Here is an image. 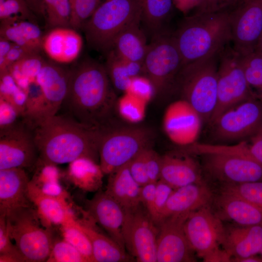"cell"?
<instances>
[{"instance_id":"obj_42","label":"cell","mask_w":262,"mask_h":262,"mask_svg":"<svg viewBox=\"0 0 262 262\" xmlns=\"http://www.w3.org/2000/svg\"><path fill=\"white\" fill-rule=\"evenodd\" d=\"M4 214H0V262H25L26 260L12 242Z\"/></svg>"},{"instance_id":"obj_14","label":"cell","mask_w":262,"mask_h":262,"mask_svg":"<svg viewBox=\"0 0 262 262\" xmlns=\"http://www.w3.org/2000/svg\"><path fill=\"white\" fill-rule=\"evenodd\" d=\"M189 245L197 257L203 259L222 246L225 228L209 205L191 213L183 225Z\"/></svg>"},{"instance_id":"obj_38","label":"cell","mask_w":262,"mask_h":262,"mask_svg":"<svg viewBox=\"0 0 262 262\" xmlns=\"http://www.w3.org/2000/svg\"><path fill=\"white\" fill-rule=\"evenodd\" d=\"M41 15L51 28L70 27L69 0H42Z\"/></svg>"},{"instance_id":"obj_35","label":"cell","mask_w":262,"mask_h":262,"mask_svg":"<svg viewBox=\"0 0 262 262\" xmlns=\"http://www.w3.org/2000/svg\"><path fill=\"white\" fill-rule=\"evenodd\" d=\"M44 62L38 53L32 54L14 63L8 71L17 84L25 91L29 82L36 79Z\"/></svg>"},{"instance_id":"obj_23","label":"cell","mask_w":262,"mask_h":262,"mask_svg":"<svg viewBox=\"0 0 262 262\" xmlns=\"http://www.w3.org/2000/svg\"><path fill=\"white\" fill-rule=\"evenodd\" d=\"M213 198V194L205 183L191 184L176 189L166 202L159 224L167 217L189 214L209 205Z\"/></svg>"},{"instance_id":"obj_55","label":"cell","mask_w":262,"mask_h":262,"mask_svg":"<svg viewBox=\"0 0 262 262\" xmlns=\"http://www.w3.org/2000/svg\"><path fill=\"white\" fill-rule=\"evenodd\" d=\"M248 147L249 154L262 165V129L252 136Z\"/></svg>"},{"instance_id":"obj_11","label":"cell","mask_w":262,"mask_h":262,"mask_svg":"<svg viewBox=\"0 0 262 262\" xmlns=\"http://www.w3.org/2000/svg\"><path fill=\"white\" fill-rule=\"evenodd\" d=\"M142 204L125 210L122 235L130 256L140 262H155L158 227Z\"/></svg>"},{"instance_id":"obj_36","label":"cell","mask_w":262,"mask_h":262,"mask_svg":"<svg viewBox=\"0 0 262 262\" xmlns=\"http://www.w3.org/2000/svg\"><path fill=\"white\" fill-rule=\"evenodd\" d=\"M26 94V110L23 122L30 128L43 117L44 97L37 80L31 81L25 90Z\"/></svg>"},{"instance_id":"obj_45","label":"cell","mask_w":262,"mask_h":262,"mask_svg":"<svg viewBox=\"0 0 262 262\" xmlns=\"http://www.w3.org/2000/svg\"><path fill=\"white\" fill-rule=\"evenodd\" d=\"M48 262H87L81 252L65 239H54Z\"/></svg>"},{"instance_id":"obj_51","label":"cell","mask_w":262,"mask_h":262,"mask_svg":"<svg viewBox=\"0 0 262 262\" xmlns=\"http://www.w3.org/2000/svg\"><path fill=\"white\" fill-rule=\"evenodd\" d=\"M20 116L18 112L12 104L0 98V131L16 124Z\"/></svg>"},{"instance_id":"obj_50","label":"cell","mask_w":262,"mask_h":262,"mask_svg":"<svg viewBox=\"0 0 262 262\" xmlns=\"http://www.w3.org/2000/svg\"><path fill=\"white\" fill-rule=\"evenodd\" d=\"M145 151L139 154L129 163V170L132 178L141 186L150 182L145 164Z\"/></svg>"},{"instance_id":"obj_26","label":"cell","mask_w":262,"mask_h":262,"mask_svg":"<svg viewBox=\"0 0 262 262\" xmlns=\"http://www.w3.org/2000/svg\"><path fill=\"white\" fill-rule=\"evenodd\" d=\"M222 246L232 258L256 255L262 247V225L225 228Z\"/></svg>"},{"instance_id":"obj_62","label":"cell","mask_w":262,"mask_h":262,"mask_svg":"<svg viewBox=\"0 0 262 262\" xmlns=\"http://www.w3.org/2000/svg\"><path fill=\"white\" fill-rule=\"evenodd\" d=\"M260 253L261 254V255H262V249H261Z\"/></svg>"},{"instance_id":"obj_56","label":"cell","mask_w":262,"mask_h":262,"mask_svg":"<svg viewBox=\"0 0 262 262\" xmlns=\"http://www.w3.org/2000/svg\"><path fill=\"white\" fill-rule=\"evenodd\" d=\"M231 256L224 249L220 247L213 250L203 259L205 262H231Z\"/></svg>"},{"instance_id":"obj_40","label":"cell","mask_w":262,"mask_h":262,"mask_svg":"<svg viewBox=\"0 0 262 262\" xmlns=\"http://www.w3.org/2000/svg\"><path fill=\"white\" fill-rule=\"evenodd\" d=\"M0 98L12 104L24 117L26 110V94L9 72L0 74Z\"/></svg>"},{"instance_id":"obj_47","label":"cell","mask_w":262,"mask_h":262,"mask_svg":"<svg viewBox=\"0 0 262 262\" xmlns=\"http://www.w3.org/2000/svg\"><path fill=\"white\" fill-rule=\"evenodd\" d=\"M125 93L130 94L147 103L155 95L154 86L145 76H136L131 80Z\"/></svg>"},{"instance_id":"obj_43","label":"cell","mask_w":262,"mask_h":262,"mask_svg":"<svg viewBox=\"0 0 262 262\" xmlns=\"http://www.w3.org/2000/svg\"><path fill=\"white\" fill-rule=\"evenodd\" d=\"M221 192L237 196L262 208V181L223 185Z\"/></svg>"},{"instance_id":"obj_16","label":"cell","mask_w":262,"mask_h":262,"mask_svg":"<svg viewBox=\"0 0 262 262\" xmlns=\"http://www.w3.org/2000/svg\"><path fill=\"white\" fill-rule=\"evenodd\" d=\"M189 214L172 216L158 226L156 260L158 262L196 261L186 238L183 225Z\"/></svg>"},{"instance_id":"obj_59","label":"cell","mask_w":262,"mask_h":262,"mask_svg":"<svg viewBox=\"0 0 262 262\" xmlns=\"http://www.w3.org/2000/svg\"><path fill=\"white\" fill-rule=\"evenodd\" d=\"M34 13L41 15L42 0H25Z\"/></svg>"},{"instance_id":"obj_25","label":"cell","mask_w":262,"mask_h":262,"mask_svg":"<svg viewBox=\"0 0 262 262\" xmlns=\"http://www.w3.org/2000/svg\"><path fill=\"white\" fill-rule=\"evenodd\" d=\"M215 203L221 219L241 226L262 225V208L237 196L220 192Z\"/></svg>"},{"instance_id":"obj_46","label":"cell","mask_w":262,"mask_h":262,"mask_svg":"<svg viewBox=\"0 0 262 262\" xmlns=\"http://www.w3.org/2000/svg\"><path fill=\"white\" fill-rule=\"evenodd\" d=\"M33 13L25 0H0V21L13 19L33 21Z\"/></svg>"},{"instance_id":"obj_7","label":"cell","mask_w":262,"mask_h":262,"mask_svg":"<svg viewBox=\"0 0 262 262\" xmlns=\"http://www.w3.org/2000/svg\"><path fill=\"white\" fill-rule=\"evenodd\" d=\"M99 164L104 174L109 175L128 164L139 154L151 147L154 133L144 127L108 130L100 126Z\"/></svg>"},{"instance_id":"obj_49","label":"cell","mask_w":262,"mask_h":262,"mask_svg":"<svg viewBox=\"0 0 262 262\" xmlns=\"http://www.w3.org/2000/svg\"><path fill=\"white\" fill-rule=\"evenodd\" d=\"M145 159L149 182L156 183L160 179L162 156L151 147L146 150Z\"/></svg>"},{"instance_id":"obj_9","label":"cell","mask_w":262,"mask_h":262,"mask_svg":"<svg viewBox=\"0 0 262 262\" xmlns=\"http://www.w3.org/2000/svg\"><path fill=\"white\" fill-rule=\"evenodd\" d=\"M183 66L174 36L162 31L153 35L143 62V75L152 82L155 95L164 94L176 84Z\"/></svg>"},{"instance_id":"obj_8","label":"cell","mask_w":262,"mask_h":262,"mask_svg":"<svg viewBox=\"0 0 262 262\" xmlns=\"http://www.w3.org/2000/svg\"><path fill=\"white\" fill-rule=\"evenodd\" d=\"M202 155L207 172L223 185L262 181V165L249 154L246 141Z\"/></svg>"},{"instance_id":"obj_12","label":"cell","mask_w":262,"mask_h":262,"mask_svg":"<svg viewBox=\"0 0 262 262\" xmlns=\"http://www.w3.org/2000/svg\"><path fill=\"white\" fill-rule=\"evenodd\" d=\"M262 103L251 98L225 111L212 123L214 136L232 141L253 136L262 129Z\"/></svg>"},{"instance_id":"obj_3","label":"cell","mask_w":262,"mask_h":262,"mask_svg":"<svg viewBox=\"0 0 262 262\" xmlns=\"http://www.w3.org/2000/svg\"><path fill=\"white\" fill-rule=\"evenodd\" d=\"M183 66L219 54L231 41L229 12L196 13L174 35Z\"/></svg>"},{"instance_id":"obj_60","label":"cell","mask_w":262,"mask_h":262,"mask_svg":"<svg viewBox=\"0 0 262 262\" xmlns=\"http://www.w3.org/2000/svg\"><path fill=\"white\" fill-rule=\"evenodd\" d=\"M231 262H262V258H260L256 255L251 256L241 259H231Z\"/></svg>"},{"instance_id":"obj_2","label":"cell","mask_w":262,"mask_h":262,"mask_svg":"<svg viewBox=\"0 0 262 262\" xmlns=\"http://www.w3.org/2000/svg\"><path fill=\"white\" fill-rule=\"evenodd\" d=\"M105 66L90 59L69 71L65 103L72 117L99 127L105 123L116 103Z\"/></svg>"},{"instance_id":"obj_24","label":"cell","mask_w":262,"mask_h":262,"mask_svg":"<svg viewBox=\"0 0 262 262\" xmlns=\"http://www.w3.org/2000/svg\"><path fill=\"white\" fill-rule=\"evenodd\" d=\"M29 196L43 225L60 227L77 218L67 200L47 195L29 181Z\"/></svg>"},{"instance_id":"obj_57","label":"cell","mask_w":262,"mask_h":262,"mask_svg":"<svg viewBox=\"0 0 262 262\" xmlns=\"http://www.w3.org/2000/svg\"><path fill=\"white\" fill-rule=\"evenodd\" d=\"M204 0H174L176 8L184 14L193 9H198L203 4Z\"/></svg>"},{"instance_id":"obj_27","label":"cell","mask_w":262,"mask_h":262,"mask_svg":"<svg viewBox=\"0 0 262 262\" xmlns=\"http://www.w3.org/2000/svg\"><path fill=\"white\" fill-rule=\"evenodd\" d=\"M141 16H137L116 37L112 50L121 58L143 64L148 44L140 28Z\"/></svg>"},{"instance_id":"obj_39","label":"cell","mask_w":262,"mask_h":262,"mask_svg":"<svg viewBox=\"0 0 262 262\" xmlns=\"http://www.w3.org/2000/svg\"><path fill=\"white\" fill-rule=\"evenodd\" d=\"M241 60L249 86L262 102V53L254 51L241 56Z\"/></svg>"},{"instance_id":"obj_6","label":"cell","mask_w":262,"mask_h":262,"mask_svg":"<svg viewBox=\"0 0 262 262\" xmlns=\"http://www.w3.org/2000/svg\"><path fill=\"white\" fill-rule=\"evenodd\" d=\"M4 215L10 237L26 262H47L55 238L52 228L43 225L34 206L17 208Z\"/></svg>"},{"instance_id":"obj_58","label":"cell","mask_w":262,"mask_h":262,"mask_svg":"<svg viewBox=\"0 0 262 262\" xmlns=\"http://www.w3.org/2000/svg\"><path fill=\"white\" fill-rule=\"evenodd\" d=\"M12 45L13 43L0 36V66L3 64Z\"/></svg>"},{"instance_id":"obj_1","label":"cell","mask_w":262,"mask_h":262,"mask_svg":"<svg viewBox=\"0 0 262 262\" xmlns=\"http://www.w3.org/2000/svg\"><path fill=\"white\" fill-rule=\"evenodd\" d=\"M31 129L43 161L58 165L86 157L99 163L100 126L56 114L42 119Z\"/></svg>"},{"instance_id":"obj_54","label":"cell","mask_w":262,"mask_h":262,"mask_svg":"<svg viewBox=\"0 0 262 262\" xmlns=\"http://www.w3.org/2000/svg\"><path fill=\"white\" fill-rule=\"evenodd\" d=\"M240 0H204L196 13L215 12L226 10L228 7L236 4Z\"/></svg>"},{"instance_id":"obj_18","label":"cell","mask_w":262,"mask_h":262,"mask_svg":"<svg viewBox=\"0 0 262 262\" xmlns=\"http://www.w3.org/2000/svg\"><path fill=\"white\" fill-rule=\"evenodd\" d=\"M85 212L109 236L125 249L122 235L125 218L123 208L105 191L98 190L93 198L85 201Z\"/></svg>"},{"instance_id":"obj_15","label":"cell","mask_w":262,"mask_h":262,"mask_svg":"<svg viewBox=\"0 0 262 262\" xmlns=\"http://www.w3.org/2000/svg\"><path fill=\"white\" fill-rule=\"evenodd\" d=\"M38 158L32 130L25 123L0 131V170L32 167Z\"/></svg>"},{"instance_id":"obj_48","label":"cell","mask_w":262,"mask_h":262,"mask_svg":"<svg viewBox=\"0 0 262 262\" xmlns=\"http://www.w3.org/2000/svg\"><path fill=\"white\" fill-rule=\"evenodd\" d=\"M174 190L162 180L160 179L156 182L153 221L157 226L159 224L161 215L166 202Z\"/></svg>"},{"instance_id":"obj_41","label":"cell","mask_w":262,"mask_h":262,"mask_svg":"<svg viewBox=\"0 0 262 262\" xmlns=\"http://www.w3.org/2000/svg\"><path fill=\"white\" fill-rule=\"evenodd\" d=\"M115 104L119 115L128 122L138 123L145 116L147 103L130 94L124 93Z\"/></svg>"},{"instance_id":"obj_30","label":"cell","mask_w":262,"mask_h":262,"mask_svg":"<svg viewBox=\"0 0 262 262\" xmlns=\"http://www.w3.org/2000/svg\"><path fill=\"white\" fill-rule=\"evenodd\" d=\"M104 174L99 163L86 157L68 164L64 177L79 189L88 192L98 191L102 186Z\"/></svg>"},{"instance_id":"obj_52","label":"cell","mask_w":262,"mask_h":262,"mask_svg":"<svg viewBox=\"0 0 262 262\" xmlns=\"http://www.w3.org/2000/svg\"><path fill=\"white\" fill-rule=\"evenodd\" d=\"M38 53L27 48L13 43L3 64L0 66V74L8 71L14 63L29 55Z\"/></svg>"},{"instance_id":"obj_37","label":"cell","mask_w":262,"mask_h":262,"mask_svg":"<svg viewBox=\"0 0 262 262\" xmlns=\"http://www.w3.org/2000/svg\"><path fill=\"white\" fill-rule=\"evenodd\" d=\"M60 231L63 238L77 248L87 262H94L91 242L79 226L77 219L61 225Z\"/></svg>"},{"instance_id":"obj_22","label":"cell","mask_w":262,"mask_h":262,"mask_svg":"<svg viewBox=\"0 0 262 262\" xmlns=\"http://www.w3.org/2000/svg\"><path fill=\"white\" fill-rule=\"evenodd\" d=\"M82 44V38L77 30L59 27L52 28L43 36L42 49L55 62L67 64L77 59Z\"/></svg>"},{"instance_id":"obj_19","label":"cell","mask_w":262,"mask_h":262,"mask_svg":"<svg viewBox=\"0 0 262 262\" xmlns=\"http://www.w3.org/2000/svg\"><path fill=\"white\" fill-rule=\"evenodd\" d=\"M69 77V71L45 61L36 78L44 97L42 119L56 115L63 104L67 92Z\"/></svg>"},{"instance_id":"obj_20","label":"cell","mask_w":262,"mask_h":262,"mask_svg":"<svg viewBox=\"0 0 262 262\" xmlns=\"http://www.w3.org/2000/svg\"><path fill=\"white\" fill-rule=\"evenodd\" d=\"M160 179L174 189L191 184L205 183L196 161L182 151L162 156Z\"/></svg>"},{"instance_id":"obj_10","label":"cell","mask_w":262,"mask_h":262,"mask_svg":"<svg viewBox=\"0 0 262 262\" xmlns=\"http://www.w3.org/2000/svg\"><path fill=\"white\" fill-rule=\"evenodd\" d=\"M217 70V99L211 123L222 113L234 105L251 98H256L249 86L241 56L233 49L220 54Z\"/></svg>"},{"instance_id":"obj_4","label":"cell","mask_w":262,"mask_h":262,"mask_svg":"<svg viewBox=\"0 0 262 262\" xmlns=\"http://www.w3.org/2000/svg\"><path fill=\"white\" fill-rule=\"evenodd\" d=\"M141 13L140 0H105L82 28L88 46L107 54L120 32Z\"/></svg>"},{"instance_id":"obj_13","label":"cell","mask_w":262,"mask_h":262,"mask_svg":"<svg viewBox=\"0 0 262 262\" xmlns=\"http://www.w3.org/2000/svg\"><path fill=\"white\" fill-rule=\"evenodd\" d=\"M229 12L233 49L241 56L256 50L262 34V0H240Z\"/></svg>"},{"instance_id":"obj_17","label":"cell","mask_w":262,"mask_h":262,"mask_svg":"<svg viewBox=\"0 0 262 262\" xmlns=\"http://www.w3.org/2000/svg\"><path fill=\"white\" fill-rule=\"evenodd\" d=\"M202 119L186 100L181 99L171 103L163 117V128L173 143L184 147L195 143L200 131Z\"/></svg>"},{"instance_id":"obj_5","label":"cell","mask_w":262,"mask_h":262,"mask_svg":"<svg viewBox=\"0 0 262 262\" xmlns=\"http://www.w3.org/2000/svg\"><path fill=\"white\" fill-rule=\"evenodd\" d=\"M220 54L183 66L176 80L175 84L182 99L194 108L202 120H210L216 106Z\"/></svg>"},{"instance_id":"obj_34","label":"cell","mask_w":262,"mask_h":262,"mask_svg":"<svg viewBox=\"0 0 262 262\" xmlns=\"http://www.w3.org/2000/svg\"><path fill=\"white\" fill-rule=\"evenodd\" d=\"M141 21L153 35L162 31V27L169 16L174 0H140Z\"/></svg>"},{"instance_id":"obj_32","label":"cell","mask_w":262,"mask_h":262,"mask_svg":"<svg viewBox=\"0 0 262 262\" xmlns=\"http://www.w3.org/2000/svg\"><path fill=\"white\" fill-rule=\"evenodd\" d=\"M34 173L30 182L42 193L50 196L68 199V195L60 184L64 177L57 164L42 161L38 158L34 166Z\"/></svg>"},{"instance_id":"obj_44","label":"cell","mask_w":262,"mask_h":262,"mask_svg":"<svg viewBox=\"0 0 262 262\" xmlns=\"http://www.w3.org/2000/svg\"><path fill=\"white\" fill-rule=\"evenodd\" d=\"M71 8L70 27L82 29L100 5V0H69Z\"/></svg>"},{"instance_id":"obj_53","label":"cell","mask_w":262,"mask_h":262,"mask_svg":"<svg viewBox=\"0 0 262 262\" xmlns=\"http://www.w3.org/2000/svg\"><path fill=\"white\" fill-rule=\"evenodd\" d=\"M156 182H149L141 186V203L153 220Z\"/></svg>"},{"instance_id":"obj_31","label":"cell","mask_w":262,"mask_h":262,"mask_svg":"<svg viewBox=\"0 0 262 262\" xmlns=\"http://www.w3.org/2000/svg\"><path fill=\"white\" fill-rule=\"evenodd\" d=\"M0 36L37 53L42 49V31L32 20L13 19L0 21Z\"/></svg>"},{"instance_id":"obj_28","label":"cell","mask_w":262,"mask_h":262,"mask_svg":"<svg viewBox=\"0 0 262 262\" xmlns=\"http://www.w3.org/2000/svg\"><path fill=\"white\" fill-rule=\"evenodd\" d=\"M78 222L91 242L94 262L131 261V256L126 253L125 249L110 237H107L96 229L93 226L95 222L91 218L78 219Z\"/></svg>"},{"instance_id":"obj_61","label":"cell","mask_w":262,"mask_h":262,"mask_svg":"<svg viewBox=\"0 0 262 262\" xmlns=\"http://www.w3.org/2000/svg\"><path fill=\"white\" fill-rule=\"evenodd\" d=\"M255 51H258L262 53V34L261 36V38L259 41L258 45L256 47Z\"/></svg>"},{"instance_id":"obj_21","label":"cell","mask_w":262,"mask_h":262,"mask_svg":"<svg viewBox=\"0 0 262 262\" xmlns=\"http://www.w3.org/2000/svg\"><path fill=\"white\" fill-rule=\"evenodd\" d=\"M30 179L22 168L0 170V214L34 206L29 196Z\"/></svg>"},{"instance_id":"obj_33","label":"cell","mask_w":262,"mask_h":262,"mask_svg":"<svg viewBox=\"0 0 262 262\" xmlns=\"http://www.w3.org/2000/svg\"><path fill=\"white\" fill-rule=\"evenodd\" d=\"M107 54L104 66L110 82L116 89L125 93L132 78L143 75V64L123 59L113 50Z\"/></svg>"},{"instance_id":"obj_29","label":"cell","mask_w":262,"mask_h":262,"mask_svg":"<svg viewBox=\"0 0 262 262\" xmlns=\"http://www.w3.org/2000/svg\"><path fill=\"white\" fill-rule=\"evenodd\" d=\"M129 163L108 175L105 191L124 210L135 208L141 204V186L132 178L129 170Z\"/></svg>"}]
</instances>
